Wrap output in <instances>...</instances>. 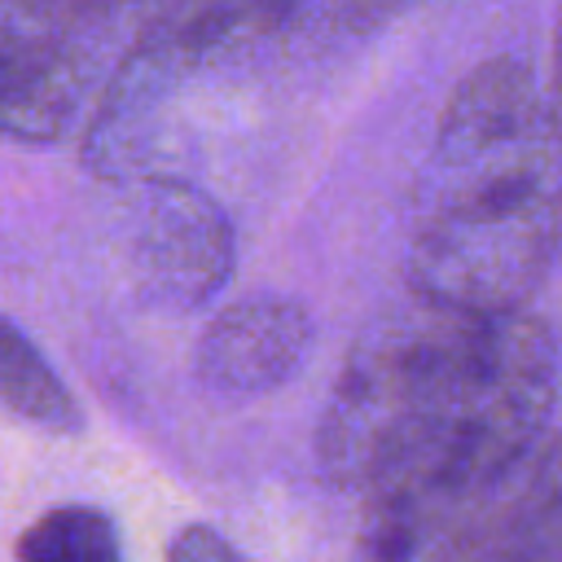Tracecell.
<instances>
[{"label":"cell","instance_id":"1","mask_svg":"<svg viewBox=\"0 0 562 562\" xmlns=\"http://www.w3.org/2000/svg\"><path fill=\"white\" fill-rule=\"evenodd\" d=\"M562 356L527 312L408 290L351 342L316 426L325 479L360 501V553L408 558L417 536L501 479L558 408Z\"/></svg>","mask_w":562,"mask_h":562},{"label":"cell","instance_id":"2","mask_svg":"<svg viewBox=\"0 0 562 562\" xmlns=\"http://www.w3.org/2000/svg\"><path fill=\"white\" fill-rule=\"evenodd\" d=\"M562 250V136L518 57L479 61L448 92L413 184L408 290L527 307Z\"/></svg>","mask_w":562,"mask_h":562},{"label":"cell","instance_id":"3","mask_svg":"<svg viewBox=\"0 0 562 562\" xmlns=\"http://www.w3.org/2000/svg\"><path fill=\"white\" fill-rule=\"evenodd\" d=\"M171 0H0V140L83 132Z\"/></svg>","mask_w":562,"mask_h":562},{"label":"cell","instance_id":"4","mask_svg":"<svg viewBox=\"0 0 562 562\" xmlns=\"http://www.w3.org/2000/svg\"><path fill=\"white\" fill-rule=\"evenodd\" d=\"M123 255L149 303L189 312L233 277V228L193 180L149 171L132 180Z\"/></svg>","mask_w":562,"mask_h":562},{"label":"cell","instance_id":"5","mask_svg":"<svg viewBox=\"0 0 562 562\" xmlns=\"http://www.w3.org/2000/svg\"><path fill=\"white\" fill-rule=\"evenodd\" d=\"M408 558H562V430H544L501 479L426 527Z\"/></svg>","mask_w":562,"mask_h":562},{"label":"cell","instance_id":"6","mask_svg":"<svg viewBox=\"0 0 562 562\" xmlns=\"http://www.w3.org/2000/svg\"><path fill=\"white\" fill-rule=\"evenodd\" d=\"M312 347V321L294 299L250 294L220 307L198 338V382L220 400H259L290 382Z\"/></svg>","mask_w":562,"mask_h":562},{"label":"cell","instance_id":"7","mask_svg":"<svg viewBox=\"0 0 562 562\" xmlns=\"http://www.w3.org/2000/svg\"><path fill=\"white\" fill-rule=\"evenodd\" d=\"M0 404L9 413L26 417L31 426H44V430H57V435H75L79 430L75 395L48 369L40 347L4 316H0Z\"/></svg>","mask_w":562,"mask_h":562},{"label":"cell","instance_id":"8","mask_svg":"<svg viewBox=\"0 0 562 562\" xmlns=\"http://www.w3.org/2000/svg\"><path fill=\"white\" fill-rule=\"evenodd\" d=\"M18 553L31 562H114L123 549L101 509L61 505L18 540Z\"/></svg>","mask_w":562,"mask_h":562},{"label":"cell","instance_id":"9","mask_svg":"<svg viewBox=\"0 0 562 562\" xmlns=\"http://www.w3.org/2000/svg\"><path fill=\"white\" fill-rule=\"evenodd\" d=\"M413 0H329V31L342 35H373L378 26L395 22Z\"/></svg>","mask_w":562,"mask_h":562},{"label":"cell","instance_id":"10","mask_svg":"<svg viewBox=\"0 0 562 562\" xmlns=\"http://www.w3.org/2000/svg\"><path fill=\"white\" fill-rule=\"evenodd\" d=\"M171 558H193V562H202V558H215V562H224V558H237V544H228L224 536H215L211 527H184L176 540H171V549H167Z\"/></svg>","mask_w":562,"mask_h":562},{"label":"cell","instance_id":"11","mask_svg":"<svg viewBox=\"0 0 562 562\" xmlns=\"http://www.w3.org/2000/svg\"><path fill=\"white\" fill-rule=\"evenodd\" d=\"M544 101H549L553 127H558V136H562V13H558V26H553V53H549V83H544Z\"/></svg>","mask_w":562,"mask_h":562}]
</instances>
